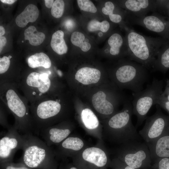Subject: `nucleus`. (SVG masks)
Listing matches in <instances>:
<instances>
[{
  "instance_id": "f257e3e1",
  "label": "nucleus",
  "mask_w": 169,
  "mask_h": 169,
  "mask_svg": "<svg viewBox=\"0 0 169 169\" xmlns=\"http://www.w3.org/2000/svg\"><path fill=\"white\" fill-rule=\"evenodd\" d=\"M20 91L17 83L0 84V101L14 116L15 122L13 125L19 132L23 134L32 133L34 127L29 103Z\"/></svg>"
},
{
  "instance_id": "f03ea898",
  "label": "nucleus",
  "mask_w": 169,
  "mask_h": 169,
  "mask_svg": "<svg viewBox=\"0 0 169 169\" xmlns=\"http://www.w3.org/2000/svg\"><path fill=\"white\" fill-rule=\"evenodd\" d=\"M125 39L129 59L152 69L161 47L168 41L162 38L145 36L127 27Z\"/></svg>"
},
{
  "instance_id": "7ed1b4c3",
  "label": "nucleus",
  "mask_w": 169,
  "mask_h": 169,
  "mask_svg": "<svg viewBox=\"0 0 169 169\" xmlns=\"http://www.w3.org/2000/svg\"><path fill=\"white\" fill-rule=\"evenodd\" d=\"M23 154L19 162L33 169H56L54 150L32 133L23 135Z\"/></svg>"
},
{
  "instance_id": "20e7f679",
  "label": "nucleus",
  "mask_w": 169,
  "mask_h": 169,
  "mask_svg": "<svg viewBox=\"0 0 169 169\" xmlns=\"http://www.w3.org/2000/svg\"><path fill=\"white\" fill-rule=\"evenodd\" d=\"M56 94L54 90L29 104L34 132L38 135L42 130L59 121L64 115L61 100Z\"/></svg>"
},
{
  "instance_id": "39448f33",
  "label": "nucleus",
  "mask_w": 169,
  "mask_h": 169,
  "mask_svg": "<svg viewBox=\"0 0 169 169\" xmlns=\"http://www.w3.org/2000/svg\"><path fill=\"white\" fill-rule=\"evenodd\" d=\"M54 78L47 73L23 71L18 88L30 104L55 90Z\"/></svg>"
},
{
  "instance_id": "423d86ee",
  "label": "nucleus",
  "mask_w": 169,
  "mask_h": 169,
  "mask_svg": "<svg viewBox=\"0 0 169 169\" xmlns=\"http://www.w3.org/2000/svg\"><path fill=\"white\" fill-rule=\"evenodd\" d=\"M133 114L132 103L129 100L126 101L121 111L109 119L107 130L113 140L122 143L131 140H141V136L132 122Z\"/></svg>"
},
{
  "instance_id": "0eeeda50",
  "label": "nucleus",
  "mask_w": 169,
  "mask_h": 169,
  "mask_svg": "<svg viewBox=\"0 0 169 169\" xmlns=\"http://www.w3.org/2000/svg\"><path fill=\"white\" fill-rule=\"evenodd\" d=\"M163 86L162 80L154 78L151 83L148 84L145 89L138 92L133 93V113L137 118L136 128L146 120L147 115L152 106L157 104L163 92Z\"/></svg>"
},
{
  "instance_id": "6e6552de",
  "label": "nucleus",
  "mask_w": 169,
  "mask_h": 169,
  "mask_svg": "<svg viewBox=\"0 0 169 169\" xmlns=\"http://www.w3.org/2000/svg\"><path fill=\"white\" fill-rule=\"evenodd\" d=\"M114 74L116 81L123 87L135 93L143 90L149 77L147 69L129 59L122 61Z\"/></svg>"
},
{
  "instance_id": "1a4fd4ad",
  "label": "nucleus",
  "mask_w": 169,
  "mask_h": 169,
  "mask_svg": "<svg viewBox=\"0 0 169 169\" xmlns=\"http://www.w3.org/2000/svg\"><path fill=\"white\" fill-rule=\"evenodd\" d=\"M118 155L117 158L132 168L140 169L151 167L150 151L145 141L133 140L123 143Z\"/></svg>"
},
{
  "instance_id": "9d476101",
  "label": "nucleus",
  "mask_w": 169,
  "mask_h": 169,
  "mask_svg": "<svg viewBox=\"0 0 169 169\" xmlns=\"http://www.w3.org/2000/svg\"><path fill=\"white\" fill-rule=\"evenodd\" d=\"M156 108L155 113L147 117L143 128L139 131L146 143L155 141L169 129V116L162 113L158 105H156Z\"/></svg>"
},
{
  "instance_id": "9b49d317",
  "label": "nucleus",
  "mask_w": 169,
  "mask_h": 169,
  "mask_svg": "<svg viewBox=\"0 0 169 169\" xmlns=\"http://www.w3.org/2000/svg\"><path fill=\"white\" fill-rule=\"evenodd\" d=\"M127 22L129 24L142 26L147 29L169 40V18L155 12L150 15L138 17L126 12Z\"/></svg>"
},
{
  "instance_id": "f8f14e48",
  "label": "nucleus",
  "mask_w": 169,
  "mask_h": 169,
  "mask_svg": "<svg viewBox=\"0 0 169 169\" xmlns=\"http://www.w3.org/2000/svg\"><path fill=\"white\" fill-rule=\"evenodd\" d=\"M23 142L22 135L11 125L6 132L1 135L0 164L13 162L16 152L22 149Z\"/></svg>"
},
{
  "instance_id": "ddd939ff",
  "label": "nucleus",
  "mask_w": 169,
  "mask_h": 169,
  "mask_svg": "<svg viewBox=\"0 0 169 169\" xmlns=\"http://www.w3.org/2000/svg\"><path fill=\"white\" fill-rule=\"evenodd\" d=\"M71 130L68 124L63 123L45 128L41 131L39 134L46 144L51 147L60 144L69 136Z\"/></svg>"
},
{
  "instance_id": "4468645a",
  "label": "nucleus",
  "mask_w": 169,
  "mask_h": 169,
  "mask_svg": "<svg viewBox=\"0 0 169 169\" xmlns=\"http://www.w3.org/2000/svg\"><path fill=\"white\" fill-rule=\"evenodd\" d=\"M122 4L126 12L138 17L156 12L157 7L156 0H126Z\"/></svg>"
},
{
  "instance_id": "2eb2a0df",
  "label": "nucleus",
  "mask_w": 169,
  "mask_h": 169,
  "mask_svg": "<svg viewBox=\"0 0 169 169\" xmlns=\"http://www.w3.org/2000/svg\"><path fill=\"white\" fill-rule=\"evenodd\" d=\"M146 143L150 151L152 164L159 159L169 157V129L155 141Z\"/></svg>"
},
{
  "instance_id": "dca6fc26",
  "label": "nucleus",
  "mask_w": 169,
  "mask_h": 169,
  "mask_svg": "<svg viewBox=\"0 0 169 169\" xmlns=\"http://www.w3.org/2000/svg\"><path fill=\"white\" fill-rule=\"evenodd\" d=\"M82 156L85 161L98 167L104 166L108 161L107 154L103 150L98 147L86 148L83 151Z\"/></svg>"
},
{
  "instance_id": "f3484780",
  "label": "nucleus",
  "mask_w": 169,
  "mask_h": 169,
  "mask_svg": "<svg viewBox=\"0 0 169 169\" xmlns=\"http://www.w3.org/2000/svg\"><path fill=\"white\" fill-rule=\"evenodd\" d=\"M109 49H106L105 52L109 53L112 56H117L121 54L127 56L128 49L125 38H124L119 33L112 34L108 40Z\"/></svg>"
},
{
  "instance_id": "a211bd4d",
  "label": "nucleus",
  "mask_w": 169,
  "mask_h": 169,
  "mask_svg": "<svg viewBox=\"0 0 169 169\" xmlns=\"http://www.w3.org/2000/svg\"><path fill=\"white\" fill-rule=\"evenodd\" d=\"M92 101L95 109L100 114L110 115L115 112L114 105L106 100V95L103 91H99L94 94Z\"/></svg>"
},
{
  "instance_id": "6ab92c4d",
  "label": "nucleus",
  "mask_w": 169,
  "mask_h": 169,
  "mask_svg": "<svg viewBox=\"0 0 169 169\" xmlns=\"http://www.w3.org/2000/svg\"><path fill=\"white\" fill-rule=\"evenodd\" d=\"M28 67L32 69L43 68L50 75L54 77L52 71L49 69L52 61L49 57L43 52L37 53L29 56L27 59Z\"/></svg>"
},
{
  "instance_id": "aec40b11",
  "label": "nucleus",
  "mask_w": 169,
  "mask_h": 169,
  "mask_svg": "<svg viewBox=\"0 0 169 169\" xmlns=\"http://www.w3.org/2000/svg\"><path fill=\"white\" fill-rule=\"evenodd\" d=\"M101 73L98 69L89 67H84L76 72L75 79L85 85L97 83L100 80Z\"/></svg>"
},
{
  "instance_id": "412c9836",
  "label": "nucleus",
  "mask_w": 169,
  "mask_h": 169,
  "mask_svg": "<svg viewBox=\"0 0 169 169\" xmlns=\"http://www.w3.org/2000/svg\"><path fill=\"white\" fill-rule=\"evenodd\" d=\"M39 15V11L37 7L33 4H29L17 16L15 19L16 23L19 27L24 28L29 23L35 22Z\"/></svg>"
},
{
  "instance_id": "4be33fe9",
  "label": "nucleus",
  "mask_w": 169,
  "mask_h": 169,
  "mask_svg": "<svg viewBox=\"0 0 169 169\" xmlns=\"http://www.w3.org/2000/svg\"><path fill=\"white\" fill-rule=\"evenodd\" d=\"M152 69L164 73L169 69V41L161 49Z\"/></svg>"
},
{
  "instance_id": "5701e85b",
  "label": "nucleus",
  "mask_w": 169,
  "mask_h": 169,
  "mask_svg": "<svg viewBox=\"0 0 169 169\" xmlns=\"http://www.w3.org/2000/svg\"><path fill=\"white\" fill-rule=\"evenodd\" d=\"M64 33L60 30L54 32L52 35L50 45L53 50L59 55L66 54L68 47L64 39Z\"/></svg>"
},
{
  "instance_id": "b1692460",
  "label": "nucleus",
  "mask_w": 169,
  "mask_h": 169,
  "mask_svg": "<svg viewBox=\"0 0 169 169\" xmlns=\"http://www.w3.org/2000/svg\"><path fill=\"white\" fill-rule=\"evenodd\" d=\"M25 40H28L30 44L34 46L40 45L44 42L45 38V34L37 31L34 26H31L24 31Z\"/></svg>"
},
{
  "instance_id": "393cba45",
  "label": "nucleus",
  "mask_w": 169,
  "mask_h": 169,
  "mask_svg": "<svg viewBox=\"0 0 169 169\" xmlns=\"http://www.w3.org/2000/svg\"><path fill=\"white\" fill-rule=\"evenodd\" d=\"M81 116L82 120L87 129L94 130L99 126L98 120L90 109L88 108L83 109L81 112Z\"/></svg>"
},
{
  "instance_id": "a878e982",
  "label": "nucleus",
  "mask_w": 169,
  "mask_h": 169,
  "mask_svg": "<svg viewBox=\"0 0 169 169\" xmlns=\"http://www.w3.org/2000/svg\"><path fill=\"white\" fill-rule=\"evenodd\" d=\"M115 8L114 4L111 1H107L105 3V7L102 11L105 15H108L111 21L115 23H120L122 22L123 16L122 14L114 13Z\"/></svg>"
},
{
  "instance_id": "bb28decb",
  "label": "nucleus",
  "mask_w": 169,
  "mask_h": 169,
  "mask_svg": "<svg viewBox=\"0 0 169 169\" xmlns=\"http://www.w3.org/2000/svg\"><path fill=\"white\" fill-rule=\"evenodd\" d=\"M84 35L81 32L75 31L71 34L70 40L74 45L80 48L84 52L89 51L91 47V44L88 42L85 41Z\"/></svg>"
},
{
  "instance_id": "cd10ccee",
  "label": "nucleus",
  "mask_w": 169,
  "mask_h": 169,
  "mask_svg": "<svg viewBox=\"0 0 169 169\" xmlns=\"http://www.w3.org/2000/svg\"><path fill=\"white\" fill-rule=\"evenodd\" d=\"M110 27V23L107 20L100 22L98 20L93 19L88 23L87 28L90 32L100 30L102 32L106 33L109 30Z\"/></svg>"
},
{
  "instance_id": "c85d7f7f",
  "label": "nucleus",
  "mask_w": 169,
  "mask_h": 169,
  "mask_svg": "<svg viewBox=\"0 0 169 169\" xmlns=\"http://www.w3.org/2000/svg\"><path fill=\"white\" fill-rule=\"evenodd\" d=\"M64 8V3L62 0H55L52 6L51 14L55 18H59L63 15Z\"/></svg>"
},
{
  "instance_id": "c756f323",
  "label": "nucleus",
  "mask_w": 169,
  "mask_h": 169,
  "mask_svg": "<svg viewBox=\"0 0 169 169\" xmlns=\"http://www.w3.org/2000/svg\"><path fill=\"white\" fill-rule=\"evenodd\" d=\"M78 5L81 10L92 13H95L97 9L94 4L89 0H77Z\"/></svg>"
},
{
  "instance_id": "7c9ffc66",
  "label": "nucleus",
  "mask_w": 169,
  "mask_h": 169,
  "mask_svg": "<svg viewBox=\"0 0 169 169\" xmlns=\"http://www.w3.org/2000/svg\"><path fill=\"white\" fill-rule=\"evenodd\" d=\"M0 124L4 128L8 129L10 126L8 120V110L3 104L0 101Z\"/></svg>"
},
{
  "instance_id": "2f4dec72",
  "label": "nucleus",
  "mask_w": 169,
  "mask_h": 169,
  "mask_svg": "<svg viewBox=\"0 0 169 169\" xmlns=\"http://www.w3.org/2000/svg\"><path fill=\"white\" fill-rule=\"evenodd\" d=\"M152 169H169V157L159 159L152 165Z\"/></svg>"
},
{
  "instance_id": "473e14b6",
  "label": "nucleus",
  "mask_w": 169,
  "mask_h": 169,
  "mask_svg": "<svg viewBox=\"0 0 169 169\" xmlns=\"http://www.w3.org/2000/svg\"><path fill=\"white\" fill-rule=\"evenodd\" d=\"M1 169H33L30 168L24 164L18 162H13L0 164Z\"/></svg>"
},
{
  "instance_id": "72a5a7b5",
  "label": "nucleus",
  "mask_w": 169,
  "mask_h": 169,
  "mask_svg": "<svg viewBox=\"0 0 169 169\" xmlns=\"http://www.w3.org/2000/svg\"><path fill=\"white\" fill-rule=\"evenodd\" d=\"M112 165L114 169H139L131 167L117 158L113 161Z\"/></svg>"
},
{
  "instance_id": "f704fd0d",
  "label": "nucleus",
  "mask_w": 169,
  "mask_h": 169,
  "mask_svg": "<svg viewBox=\"0 0 169 169\" xmlns=\"http://www.w3.org/2000/svg\"><path fill=\"white\" fill-rule=\"evenodd\" d=\"M160 100L169 102V79L166 80V85L164 90L160 97Z\"/></svg>"
},
{
  "instance_id": "c9c22d12",
  "label": "nucleus",
  "mask_w": 169,
  "mask_h": 169,
  "mask_svg": "<svg viewBox=\"0 0 169 169\" xmlns=\"http://www.w3.org/2000/svg\"><path fill=\"white\" fill-rule=\"evenodd\" d=\"M157 105L166 110L169 114V102L159 100Z\"/></svg>"
},
{
  "instance_id": "e433bc0d",
  "label": "nucleus",
  "mask_w": 169,
  "mask_h": 169,
  "mask_svg": "<svg viewBox=\"0 0 169 169\" xmlns=\"http://www.w3.org/2000/svg\"><path fill=\"white\" fill-rule=\"evenodd\" d=\"M7 39L6 38L2 36L0 37V53H1L2 51L3 47L6 45L7 43Z\"/></svg>"
},
{
  "instance_id": "4c0bfd02",
  "label": "nucleus",
  "mask_w": 169,
  "mask_h": 169,
  "mask_svg": "<svg viewBox=\"0 0 169 169\" xmlns=\"http://www.w3.org/2000/svg\"><path fill=\"white\" fill-rule=\"evenodd\" d=\"M44 1L46 7L48 8H52L54 2L53 0H45Z\"/></svg>"
},
{
  "instance_id": "58836bf2",
  "label": "nucleus",
  "mask_w": 169,
  "mask_h": 169,
  "mask_svg": "<svg viewBox=\"0 0 169 169\" xmlns=\"http://www.w3.org/2000/svg\"><path fill=\"white\" fill-rule=\"evenodd\" d=\"M16 0H1L2 2L8 4H12L15 3Z\"/></svg>"
},
{
  "instance_id": "ea45409f",
  "label": "nucleus",
  "mask_w": 169,
  "mask_h": 169,
  "mask_svg": "<svg viewBox=\"0 0 169 169\" xmlns=\"http://www.w3.org/2000/svg\"><path fill=\"white\" fill-rule=\"evenodd\" d=\"M5 33L4 28L2 26H0V37H2Z\"/></svg>"
},
{
  "instance_id": "a19ab883",
  "label": "nucleus",
  "mask_w": 169,
  "mask_h": 169,
  "mask_svg": "<svg viewBox=\"0 0 169 169\" xmlns=\"http://www.w3.org/2000/svg\"><path fill=\"white\" fill-rule=\"evenodd\" d=\"M65 169H77L74 167H71L70 168H68V169L66 168Z\"/></svg>"
},
{
  "instance_id": "79ce46f5",
  "label": "nucleus",
  "mask_w": 169,
  "mask_h": 169,
  "mask_svg": "<svg viewBox=\"0 0 169 169\" xmlns=\"http://www.w3.org/2000/svg\"><path fill=\"white\" fill-rule=\"evenodd\" d=\"M99 35L100 36H101L103 35V33L101 32L99 33Z\"/></svg>"
},
{
  "instance_id": "37998d69",
  "label": "nucleus",
  "mask_w": 169,
  "mask_h": 169,
  "mask_svg": "<svg viewBox=\"0 0 169 169\" xmlns=\"http://www.w3.org/2000/svg\"><path fill=\"white\" fill-rule=\"evenodd\" d=\"M151 169V168H142V169Z\"/></svg>"
},
{
  "instance_id": "c03bdc74",
  "label": "nucleus",
  "mask_w": 169,
  "mask_h": 169,
  "mask_svg": "<svg viewBox=\"0 0 169 169\" xmlns=\"http://www.w3.org/2000/svg\"><path fill=\"white\" fill-rule=\"evenodd\" d=\"M0 169H1V168H0Z\"/></svg>"
}]
</instances>
